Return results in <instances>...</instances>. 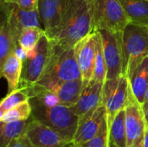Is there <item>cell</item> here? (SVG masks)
<instances>
[{
	"instance_id": "obj_30",
	"label": "cell",
	"mask_w": 148,
	"mask_h": 147,
	"mask_svg": "<svg viewBox=\"0 0 148 147\" xmlns=\"http://www.w3.org/2000/svg\"><path fill=\"white\" fill-rule=\"evenodd\" d=\"M142 108H143L144 113L148 109V88L147 90V93H146V95H145L144 102H143V104H142Z\"/></svg>"
},
{
	"instance_id": "obj_31",
	"label": "cell",
	"mask_w": 148,
	"mask_h": 147,
	"mask_svg": "<svg viewBox=\"0 0 148 147\" xmlns=\"http://www.w3.org/2000/svg\"><path fill=\"white\" fill-rule=\"evenodd\" d=\"M143 147H148V126L147 127L145 136H144V146Z\"/></svg>"
},
{
	"instance_id": "obj_4",
	"label": "cell",
	"mask_w": 148,
	"mask_h": 147,
	"mask_svg": "<svg viewBox=\"0 0 148 147\" xmlns=\"http://www.w3.org/2000/svg\"><path fill=\"white\" fill-rule=\"evenodd\" d=\"M123 35V75L129 76L148 55V25L128 23Z\"/></svg>"
},
{
	"instance_id": "obj_11",
	"label": "cell",
	"mask_w": 148,
	"mask_h": 147,
	"mask_svg": "<svg viewBox=\"0 0 148 147\" xmlns=\"http://www.w3.org/2000/svg\"><path fill=\"white\" fill-rule=\"evenodd\" d=\"M1 10L15 35L19 38L21 32L28 27H40L41 19L38 9L26 10L19 7L16 4L5 3L1 1Z\"/></svg>"
},
{
	"instance_id": "obj_7",
	"label": "cell",
	"mask_w": 148,
	"mask_h": 147,
	"mask_svg": "<svg viewBox=\"0 0 148 147\" xmlns=\"http://www.w3.org/2000/svg\"><path fill=\"white\" fill-rule=\"evenodd\" d=\"M102 45L107 67L106 80L123 75V35L122 32L97 31Z\"/></svg>"
},
{
	"instance_id": "obj_3",
	"label": "cell",
	"mask_w": 148,
	"mask_h": 147,
	"mask_svg": "<svg viewBox=\"0 0 148 147\" xmlns=\"http://www.w3.org/2000/svg\"><path fill=\"white\" fill-rule=\"evenodd\" d=\"M32 107V117L52 128L69 142H73L80 117L70 107L62 104L47 105L36 98L29 99Z\"/></svg>"
},
{
	"instance_id": "obj_17",
	"label": "cell",
	"mask_w": 148,
	"mask_h": 147,
	"mask_svg": "<svg viewBox=\"0 0 148 147\" xmlns=\"http://www.w3.org/2000/svg\"><path fill=\"white\" fill-rule=\"evenodd\" d=\"M23 57L17 50L14 51L0 67V75L6 80L8 93H10L20 87L21 75L23 69Z\"/></svg>"
},
{
	"instance_id": "obj_18",
	"label": "cell",
	"mask_w": 148,
	"mask_h": 147,
	"mask_svg": "<svg viewBox=\"0 0 148 147\" xmlns=\"http://www.w3.org/2000/svg\"><path fill=\"white\" fill-rule=\"evenodd\" d=\"M128 80L132 94L142 106L148 88V55L128 76Z\"/></svg>"
},
{
	"instance_id": "obj_20",
	"label": "cell",
	"mask_w": 148,
	"mask_h": 147,
	"mask_svg": "<svg viewBox=\"0 0 148 147\" xmlns=\"http://www.w3.org/2000/svg\"><path fill=\"white\" fill-rule=\"evenodd\" d=\"M130 23L148 25V0H120Z\"/></svg>"
},
{
	"instance_id": "obj_26",
	"label": "cell",
	"mask_w": 148,
	"mask_h": 147,
	"mask_svg": "<svg viewBox=\"0 0 148 147\" xmlns=\"http://www.w3.org/2000/svg\"><path fill=\"white\" fill-rule=\"evenodd\" d=\"M95 36H96V55H95L94 75L92 80L105 82L106 76H107V67H106V62H105L103 49H102L101 41L97 31H95Z\"/></svg>"
},
{
	"instance_id": "obj_24",
	"label": "cell",
	"mask_w": 148,
	"mask_h": 147,
	"mask_svg": "<svg viewBox=\"0 0 148 147\" xmlns=\"http://www.w3.org/2000/svg\"><path fill=\"white\" fill-rule=\"evenodd\" d=\"M29 88L28 87H19L17 89L8 93L0 103V116L20 103L29 101Z\"/></svg>"
},
{
	"instance_id": "obj_27",
	"label": "cell",
	"mask_w": 148,
	"mask_h": 147,
	"mask_svg": "<svg viewBox=\"0 0 148 147\" xmlns=\"http://www.w3.org/2000/svg\"><path fill=\"white\" fill-rule=\"evenodd\" d=\"M77 146V145H76ZM109 146V128L106 122L100 132L87 142L79 145L78 147H108Z\"/></svg>"
},
{
	"instance_id": "obj_29",
	"label": "cell",
	"mask_w": 148,
	"mask_h": 147,
	"mask_svg": "<svg viewBox=\"0 0 148 147\" xmlns=\"http://www.w3.org/2000/svg\"><path fill=\"white\" fill-rule=\"evenodd\" d=\"M6 147H36L29 139L26 133L21 137L13 139Z\"/></svg>"
},
{
	"instance_id": "obj_14",
	"label": "cell",
	"mask_w": 148,
	"mask_h": 147,
	"mask_svg": "<svg viewBox=\"0 0 148 147\" xmlns=\"http://www.w3.org/2000/svg\"><path fill=\"white\" fill-rule=\"evenodd\" d=\"M25 133L36 147H63L70 143L57 132L32 116L29 120Z\"/></svg>"
},
{
	"instance_id": "obj_9",
	"label": "cell",
	"mask_w": 148,
	"mask_h": 147,
	"mask_svg": "<svg viewBox=\"0 0 148 147\" xmlns=\"http://www.w3.org/2000/svg\"><path fill=\"white\" fill-rule=\"evenodd\" d=\"M72 0H39L38 10L46 36L53 40L61 28Z\"/></svg>"
},
{
	"instance_id": "obj_35",
	"label": "cell",
	"mask_w": 148,
	"mask_h": 147,
	"mask_svg": "<svg viewBox=\"0 0 148 147\" xmlns=\"http://www.w3.org/2000/svg\"><path fill=\"white\" fill-rule=\"evenodd\" d=\"M108 147H110V146H108Z\"/></svg>"
},
{
	"instance_id": "obj_23",
	"label": "cell",
	"mask_w": 148,
	"mask_h": 147,
	"mask_svg": "<svg viewBox=\"0 0 148 147\" xmlns=\"http://www.w3.org/2000/svg\"><path fill=\"white\" fill-rule=\"evenodd\" d=\"M46 36L44 29L41 27H28L25 28L20 34L18 38V47L22 49L23 55L32 51L40 40Z\"/></svg>"
},
{
	"instance_id": "obj_28",
	"label": "cell",
	"mask_w": 148,
	"mask_h": 147,
	"mask_svg": "<svg viewBox=\"0 0 148 147\" xmlns=\"http://www.w3.org/2000/svg\"><path fill=\"white\" fill-rule=\"evenodd\" d=\"M2 2L14 3L19 7L26 10H36L38 9L39 0H1Z\"/></svg>"
},
{
	"instance_id": "obj_22",
	"label": "cell",
	"mask_w": 148,
	"mask_h": 147,
	"mask_svg": "<svg viewBox=\"0 0 148 147\" xmlns=\"http://www.w3.org/2000/svg\"><path fill=\"white\" fill-rule=\"evenodd\" d=\"M28 120L1 122L0 126V147H6L13 139H17L26 133Z\"/></svg>"
},
{
	"instance_id": "obj_34",
	"label": "cell",
	"mask_w": 148,
	"mask_h": 147,
	"mask_svg": "<svg viewBox=\"0 0 148 147\" xmlns=\"http://www.w3.org/2000/svg\"><path fill=\"white\" fill-rule=\"evenodd\" d=\"M145 119H146V123H147V126H148V109L145 112Z\"/></svg>"
},
{
	"instance_id": "obj_6",
	"label": "cell",
	"mask_w": 148,
	"mask_h": 147,
	"mask_svg": "<svg viewBox=\"0 0 148 147\" xmlns=\"http://www.w3.org/2000/svg\"><path fill=\"white\" fill-rule=\"evenodd\" d=\"M51 53V42L44 36L36 47L26 54L23 59L20 87L30 88L41 78L48 64Z\"/></svg>"
},
{
	"instance_id": "obj_15",
	"label": "cell",
	"mask_w": 148,
	"mask_h": 147,
	"mask_svg": "<svg viewBox=\"0 0 148 147\" xmlns=\"http://www.w3.org/2000/svg\"><path fill=\"white\" fill-rule=\"evenodd\" d=\"M104 82L92 80L83 87L77 102L70 107L72 112L80 118L103 103Z\"/></svg>"
},
{
	"instance_id": "obj_10",
	"label": "cell",
	"mask_w": 148,
	"mask_h": 147,
	"mask_svg": "<svg viewBox=\"0 0 148 147\" xmlns=\"http://www.w3.org/2000/svg\"><path fill=\"white\" fill-rule=\"evenodd\" d=\"M125 112L127 147H130L137 141L144 139L147 127L142 106L135 99L131 89L129 90V96L125 107Z\"/></svg>"
},
{
	"instance_id": "obj_1",
	"label": "cell",
	"mask_w": 148,
	"mask_h": 147,
	"mask_svg": "<svg viewBox=\"0 0 148 147\" xmlns=\"http://www.w3.org/2000/svg\"><path fill=\"white\" fill-rule=\"evenodd\" d=\"M94 31L93 0H72L61 28L51 41L61 47H75Z\"/></svg>"
},
{
	"instance_id": "obj_25",
	"label": "cell",
	"mask_w": 148,
	"mask_h": 147,
	"mask_svg": "<svg viewBox=\"0 0 148 147\" xmlns=\"http://www.w3.org/2000/svg\"><path fill=\"white\" fill-rule=\"evenodd\" d=\"M32 115V107L29 100L20 103L0 116V122L28 120Z\"/></svg>"
},
{
	"instance_id": "obj_32",
	"label": "cell",
	"mask_w": 148,
	"mask_h": 147,
	"mask_svg": "<svg viewBox=\"0 0 148 147\" xmlns=\"http://www.w3.org/2000/svg\"><path fill=\"white\" fill-rule=\"evenodd\" d=\"M143 146H144V139H140V140L137 141L135 144H134L132 146H130V147H143Z\"/></svg>"
},
{
	"instance_id": "obj_19",
	"label": "cell",
	"mask_w": 148,
	"mask_h": 147,
	"mask_svg": "<svg viewBox=\"0 0 148 147\" xmlns=\"http://www.w3.org/2000/svg\"><path fill=\"white\" fill-rule=\"evenodd\" d=\"M18 48V40L15 36L7 19L3 16L0 25V67Z\"/></svg>"
},
{
	"instance_id": "obj_2",
	"label": "cell",
	"mask_w": 148,
	"mask_h": 147,
	"mask_svg": "<svg viewBox=\"0 0 148 147\" xmlns=\"http://www.w3.org/2000/svg\"><path fill=\"white\" fill-rule=\"evenodd\" d=\"M51 53L46 68L35 84L51 89L57 84L82 78L75 47L64 48L51 41Z\"/></svg>"
},
{
	"instance_id": "obj_12",
	"label": "cell",
	"mask_w": 148,
	"mask_h": 147,
	"mask_svg": "<svg viewBox=\"0 0 148 147\" xmlns=\"http://www.w3.org/2000/svg\"><path fill=\"white\" fill-rule=\"evenodd\" d=\"M75 49L83 85L86 86L92 81L94 75L96 55L95 31L88 35L77 42L75 46Z\"/></svg>"
},
{
	"instance_id": "obj_33",
	"label": "cell",
	"mask_w": 148,
	"mask_h": 147,
	"mask_svg": "<svg viewBox=\"0 0 148 147\" xmlns=\"http://www.w3.org/2000/svg\"><path fill=\"white\" fill-rule=\"evenodd\" d=\"M63 147H78V146H76L74 142H70V143L67 144L66 146H64Z\"/></svg>"
},
{
	"instance_id": "obj_8",
	"label": "cell",
	"mask_w": 148,
	"mask_h": 147,
	"mask_svg": "<svg viewBox=\"0 0 148 147\" xmlns=\"http://www.w3.org/2000/svg\"><path fill=\"white\" fill-rule=\"evenodd\" d=\"M129 80L125 75L106 80L103 85V105L107 110L108 127L115 115L125 108L129 96Z\"/></svg>"
},
{
	"instance_id": "obj_21",
	"label": "cell",
	"mask_w": 148,
	"mask_h": 147,
	"mask_svg": "<svg viewBox=\"0 0 148 147\" xmlns=\"http://www.w3.org/2000/svg\"><path fill=\"white\" fill-rule=\"evenodd\" d=\"M125 108L121 110L109 126V146L127 147Z\"/></svg>"
},
{
	"instance_id": "obj_16",
	"label": "cell",
	"mask_w": 148,
	"mask_h": 147,
	"mask_svg": "<svg viewBox=\"0 0 148 147\" xmlns=\"http://www.w3.org/2000/svg\"><path fill=\"white\" fill-rule=\"evenodd\" d=\"M83 87V81L82 78H79L61 82L48 90L56 96L60 104L71 107L77 102Z\"/></svg>"
},
{
	"instance_id": "obj_13",
	"label": "cell",
	"mask_w": 148,
	"mask_h": 147,
	"mask_svg": "<svg viewBox=\"0 0 148 147\" xmlns=\"http://www.w3.org/2000/svg\"><path fill=\"white\" fill-rule=\"evenodd\" d=\"M108 122L107 110L103 103L80 118L73 142L79 146L95 137Z\"/></svg>"
},
{
	"instance_id": "obj_5",
	"label": "cell",
	"mask_w": 148,
	"mask_h": 147,
	"mask_svg": "<svg viewBox=\"0 0 148 147\" xmlns=\"http://www.w3.org/2000/svg\"><path fill=\"white\" fill-rule=\"evenodd\" d=\"M95 31L122 32L130 23L120 0H93Z\"/></svg>"
}]
</instances>
